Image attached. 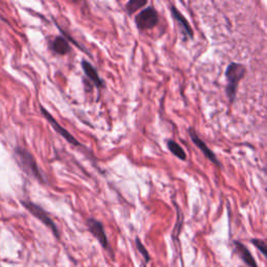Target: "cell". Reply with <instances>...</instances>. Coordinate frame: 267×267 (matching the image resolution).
<instances>
[{"label": "cell", "mask_w": 267, "mask_h": 267, "mask_svg": "<svg viewBox=\"0 0 267 267\" xmlns=\"http://www.w3.org/2000/svg\"><path fill=\"white\" fill-rule=\"evenodd\" d=\"M171 14L173 16V18L174 20L177 22V24L180 25L181 29H182V32L184 33V35H185L186 37L192 39L193 38V30L191 28V26L189 25L187 19L185 18V17H184L177 10L175 7H171Z\"/></svg>", "instance_id": "cell-9"}, {"label": "cell", "mask_w": 267, "mask_h": 267, "mask_svg": "<svg viewBox=\"0 0 267 267\" xmlns=\"http://www.w3.org/2000/svg\"><path fill=\"white\" fill-rule=\"evenodd\" d=\"M136 245H137V248L139 250V253L143 256V258L145 259L146 262H148L150 260V257H149V254L147 252V249L145 248V246L142 244V242L140 241V239L137 237L136 238Z\"/></svg>", "instance_id": "cell-15"}, {"label": "cell", "mask_w": 267, "mask_h": 267, "mask_svg": "<svg viewBox=\"0 0 267 267\" xmlns=\"http://www.w3.org/2000/svg\"><path fill=\"white\" fill-rule=\"evenodd\" d=\"M81 67H82L83 73H85V75L93 82L94 86H96L97 88L104 87L103 79L99 77L97 70L94 68L91 63H89L86 60H83V61H81Z\"/></svg>", "instance_id": "cell-8"}, {"label": "cell", "mask_w": 267, "mask_h": 267, "mask_svg": "<svg viewBox=\"0 0 267 267\" xmlns=\"http://www.w3.org/2000/svg\"><path fill=\"white\" fill-rule=\"evenodd\" d=\"M234 244H235V246H236V250H237L239 257L242 259V261L248 267H258L254 257L252 256V254H250V252H249V250L247 249V247L244 244H242V243H240L238 241H235V242H234Z\"/></svg>", "instance_id": "cell-11"}, {"label": "cell", "mask_w": 267, "mask_h": 267, "mask_svg": "<svg viewBox=\"0 0 267 267\" xmlns=\"http://www.w3.org/2000/svg\"><path fill=\"white\" fill-rule=\"evenodd\" d=\"M266 191H267V188H266Z\"/></svg>", "instance_id": "cell-16"}, {"label": "cell", "mask_w": 267, "mask_h": 267, "mask_svg": "<svg viewBox=\"0 0 267 267\" xmlns=\"http://www.w3.org/2000/svg\"><path fill=\"white\" fill-rule=\"evenodd\" d=\"M189 132H190V137H191L193 143H194V144H195L200 150H202L203 154L206 156V158L209 159L211 162H213L215 165H219V162H218V160L216 159V156L214 155V153H213L212 150L206 145V143L196 135V132H195L193 129H189Z\"/></svg>", "instance_id": "cell-7"}, {"label": "cell", "mask_w": 267, "mask_h": 267, "mask_svg": "<svg viewBox=\"0 0 267 267\" xmlns=\"http://www.w3.org/2000/svg\"><path fill=\"white\" fill-rule=\"evenodd\" d=\"M147 5L146 0H130L125 6L126 12L128 15H132L135 12H137L139 9H142Z\"/></svg>", "instance_id": "cell-13"}, {"label": "cell", "mask_w": 267, "mask_h": 267, "mask_svg": "<svg viewBox=\"0 0 267 267\" xmlns=\"http://www.w3.org/2000/svg\"><path fill=\"white\" fill-rule=\"evenodd\" d=\"M41 108V113L43 114V116L45 117V119L50 123V124H52V126H53V128L59 134V135H61L67 142H69L70 144H72V145H74V146H80V143L71 135V134L68 131V130H67L66 128H64L62 125H60L59 123H58V121L55 119V117H53V115L52 114H50L48 111H46L45 110V108L44 107H40Z\"/></svg>", "instance_id": "cell-5"}, {"label": "cell", "mask_w": 267, "mask_h": 267, "mask_svg": "<svg viewBox=\"0 0 267 267\" xmlns=\"http://www.w3.org/2000/svg\"><path fill=\"white\" fill-rule=\"evenodd\" d=\"M52 49L54 50L55 54L60 56L68 55L71 52L69 43L62 36H58L55 38V40L52 42Z\"/></svg>", "instance_id": "cell-10"}, {"label": "cell", "mask_w": 267, "mask_h": 267, "mask_svg": "<svg viewBox=\"0 0 267 267\" xmlns=\"http://www.w3.org/2000/svg\"><path fill=\"white\" fill-rule=\"evenodd\" d=\"M87 228H88V231L97 239V241L102 244V246L104 248L109 247V241L107 238V234H106L104 225L102 223L94 219V218H89L87 220Z\"/></svg>", "instance_id": "cell-6"}, {"label": "cell", "mask_w": 267, "mask_h": 267, "mask_svg": "<svg viewBox=\"0 0 267 267\" xmlns=\"http://www.w3.org/2000/svg\"><path fill=\"white\" fill-rule=\"evenodd\" d=\"M135 23L140 30L154 28L159 23V15L154 7H148L141 11L135 18Z\"/></svg>", "instance_id": "cell-4"}, {"label": "cell", "mask_w": 267, "mask_h": 267, "mask_svg": "<svg viewBox=\"0 0 267 267\" xmlns=\"http://www.w3.org/2000/svg\"><path fill=\"white\" fill-rule=\"evenodd\" d=\"M21 204L31 215L35 216L36 218L39 219L43 225H45L47 228L52 230V232L54 233V235L58 239L60 238V232H59L57 225L55 224V221L52 218H50L49 215L46 213V211L43 210V208H41L37 204H33V203L29 202V200H27V202H25V200H21Z\"/></svg>", "instance_id": "cell-3"}, {"label": "cell", "mask_w": 267, "mask_h": 267, "mask_svg": "<svg viewBox=\"0 0 267 267\" xmlns=\"http://www.w3.org/2000/svg\"><path fill=\"white\" fill-rule=\"evenodd\" d=\"M245 71H246L245 67L238 63H232L227 68V71H226V76L228 80L227 94L232 103L235 100L238 83L240 79L243 78Z\"/></svg>", "instance_id": "cell-2"}, {"label": "cell", "mask_w": 267, "mask_h": 267, "mask_svg": "<svg viewBox=\"0 0 267 267\" xmlns=\"http://www.w3.org/2000/svg\"><path fill=\"white\" fill-rule=\"evenodd\" d=\"M14 158L17 162V164L19 165L20 168L28 175L33 179H36L37 181L45 184L46 180L39 169V166L36 162V159L33 158V156L27 152L26 149L22 147H16L14 150Z\"/></svg>", "instance_id": "cell-1"}, {"label": "cell", "mask_w": 267, "mask_h": 267, "mask_svg": "<svg viewBox=\"0 0 267 267\" xmlns=\"http://www.w3.org/2000/svg\"><path fill=\"white\" fill-rule=\"evenodd\" d=\"M167 147H168V149L170 150L171 154H173L179 159H181L183 161L186 160V158H187L186 153L184 152V149L176 142H174L172 140H168L167 141Z\"/></svg>", "instance_id": "cell-12"}, {"label": "cell", "mask_w": 267, "mask_h": 267, "mask_svg": "<svg viewBox=\"0 0 267 267\" xmlns=\"http://www.w3.org/2000/svg\"><path fill=\"white\" fill-rule=\"evenodd\" d=\"M252 243L260 250V252L265 256V258L267 259V243L264 242L263 240L260 239H253Z\"/></svg>", "instance_id": "cell-14"}]
</instances>
